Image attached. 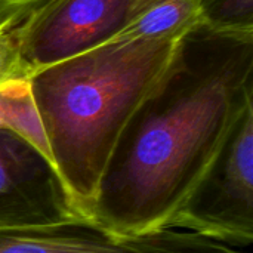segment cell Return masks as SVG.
I'll return each mask as SVG.
<instances>
[{"instance_id": "cell-1", "label": "cell", "mask_w": 253, "mask_h": 253, "mask_svg": "<svg viewBox=\"0 0 253 253\" xmlns=\"http://www.w3.org/2000/svg\"><path fill=\"white\" fill-rule=\"evenodd\" d=\"M251 104V65L184 68L125 132L90 219L123 236L169 230Z\"/></svg>"}, {"instance_id": "cell-2", "label": "cell", "mask_w": 253, "mask_h": 253, "mask_svg": "<svg viewBox=\"0 0 253 253\" xmlns=\"http://www.w3.org/2000/svg\"><path fill=\"white\" fill-rule=\"evenodd\" d=\"M193 34L108 40L30 76L52 165L77 216L90 219L125 132L185 68Z\"/></svg>"}, {"instance_id": "cell-3", "label": "cell", "mask_w": 253, "mask_h": 253, "mask_svg": "<svg viewBox=\"0 0 253 253\" xmlns=\"http://www.w3.org/2000/svg\"><path fill=\"white\" fill-rule=\"evenodd\" d=\"M239 249L253 243V104L234 126L212 169L169 224Z\"/></svg>"}, {"instance_id": "cell-4", "label": "cell", "mask_w": 253, "mask_h": 253, "mask_svg": "<svg viewBox=\"0 0 253 253\" xmlns=\"http://www.w3.org/2000/svg\"><path fill=\"white\" fill-rule=\"evenodd\" d=\"M0 253H251L213 239L163 230L123 236L92 219L73 218L58 224L1 228Z\"/></svg>"}, {"instance_id": "cell-5", "label": "cell", "mask_w": 253, "mask_h": 253, "mask_svg": "<svg viewBox=\"0 0 253 253\" xmlns=\"http://www.w3.org/2000/svg\"><path fill=\"white\" fill-rule=\"evenodd\" d=\"M80 218L53 165L31 144L0 130V227H33Z\"/></svg>"}, {"instance_id": "cell-6", "label": "cell", "mask_w": 253, "mask_h": 253, "mask_svg": "<svg viewBox=\"0 0 253 253\" xmlns=\"http://www.w3.org/2000/svg\"><path fill=\"white\" fill-rule=\"evenodd\" d=\"M151 1L65 0L30 40L27 59L31 74L110 40Z\"/></svg>"}, {"instance_id": "cell-7", "label": "cell", "mask_w": 253, "mask_h": 253, "mask_svg": "<svg viewBox=\"0 0 253 253\" xmlns=\"http://www.w3.org/2000/svg\"><path fill=\"white\" fill-rule=\"evenodd\" d=\"M44 16L22 6L0 3V84L30 77L27 49Z\"/></svg>"}, {"instance_id": "cell-8", "label": "cell", "mask_w": 253, "mask_h": 253, "mask_svg": "<svg viewBox=\"0 0 253 253\" xmlns=\"http://www.w3.org/2000/svg\"><path fill=\"white\" fill-rule=\"evenodd\" d=\"M205 24L216 36L252 43L253 0H205Z\"/></svg>"}, {"instance_id": "cell-9", "label": "cell", "mask_w": 253, "mask_h": 253, "mask_svg": "<svg viewBox=\"0 0 253 253\" xmlns=\"http://www.w3.org/2000/svg\"><path fill=\"white\" fill-rule=\"evenodd\" d=\"M65 0H0L3 4H15V6H22L27 7L33 12H37L44 16V19Z\"/></svg>"}]
</instances>
